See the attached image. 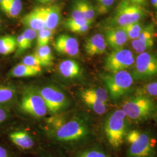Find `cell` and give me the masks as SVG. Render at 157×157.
<instances>
[{
	"label": "cell",
	"mask_w": 157,
	"mask_h": 157,
	"mask_svg": "<svg viewBox=\"0 0 157 157\" xmlns=\"http://www.w3.org/2000/svg\"><path fill=\"white\" fill-rule=\"evenodd\" d=\"M45 133L52 143L70 151L86 146L94 134L91 119L81 113L70 115L60 128Z\"/></svg>",
	"instance_id": "obj_1"
},
{
	"label": "cell",
	"mask_w": 157,
	"mask_h": 157,
	"mask_svg": "<svg viewBox=\"0 0 157 157\" xmlns=\"http://www.w3.org/2000/svg\"><path fill=\"white\" fill-rule=\"evenodd\" d=\"M121 103V108L130 122L142 123L153 118L157 112V103L143 91L127 95Z\"/></svg>",
	"instance_id": "obj_2"
},
{
	"label": "cell",
	"mask_w": 157,
	"mask_h": 157,
	"mask_svg": "<svg viewBox=\"0 0 157 157\" xmlns=\"http://www.w3.org/2000/svg\"><path fill=\"white\" fill-rule=\"evenodd\" d=\"M129 121L122 109L107 114L103 123V132L108 145L118 150L123 145L129 131Z\"/></svg>",
	"instance_id": "obj_3"
},
{
	"label": "cell",
	"mask_w": 157,
	"mask_h": 157,
	"mask_svg": "<svg viewBox=\"0 0 157 157\" xmlns=\"http://www.w3.org/2000/svg\"><path fill=\"white\" fill-rule=\"evenodd\" d=\"M125 141L127 157H157L155 139L148 131L129 130Z\"/></svg>",
	"instance_id": "obj_4"
},
{
	"label": "cell",
	"mask_w": 157,
	"mask_h": 157,
	"mask_svg": "<svg viewBox=\"0 0 157 157\" xmlns=\"http://www.w3.org/2000/svg\"><path fill=\"white\" fill-rule=\"evenodd\" d=\"M109 97L113 101L122 100L131 94L134 83V78L128 71L117 72H107L100 76Z\"/></svg>",
	"instance_id": "obj_5"
},
{
	"label": "cell",
	"mask_w": 157,
	"mask_h": 157,
	"mask_svg": "<svg viewBox=\"0 0 157 157\" xmlns=\"http://www.w3.org/2000/svg\"><path fill=\"white\" fill-rule=\"evenodd\" d=\"M147 15L143 6L122 0L108 19V26L124 27L133 23L140 22Z\"/></svg>",
	"instance_id": "obj_6"
},
{
	"label": "cell",
	"mask_w": 157,
	"mask_h": 157,
	"mask_svg": "<svg viewBox=\"0 0 157 157\" xmlns=\"http://www.w3.org/2000/svg\"><path fill=\"white\" fill-rule=\"evenodd\" d=\"M19 108L24 113L35 118H43L48 112L45 101L37 89L32 87H26L23 91Z\"/></svg>",
	"instance_id": "obj_7"
},
{
	"label": "cell",
	"mask_w": 157,
	"mask_h": 157,
	"mask_svg": "<svg viewBox=\"0 0 157 157\" xmlns=\"http://www.w3.org/2000/svg\"><path fill=\"white\" fill-rule=\"evenodd\" d=\"M132 75L135 80L146 81L157 77V53L147 51L136 56Z\"/></svg>",
	"instance_id": "obj_8"
},
{
	"label": "cell",
	"mask_w": 157,
	"mask_h": 157,
	"mask_svg": "<svg viewBox=\"0 0 157 157\" xmlns=\"http://www.w3.org/2000/svg\"><path fill=\"white\" fill-rule=\"evenodd\" d=\"M37 90L45 101L48 112L51 115L62 113L70 107L71 101L68 97L56 86L48 85Z\"/></svg>",
	"instance_id": "obj_9"
},
{
	"label": "cell",
	"mask_w": 157,
	"mask_h": 157,
	"mask_svg": "<svg viewBox=\"0 0 157 157\" xmlns=\"http://www.w3.org/2000/svg\"><path fill=\"white\" fill-rule=\"evenodd\" d=\"M134 53L129 49L122 48L113 50L107 56L104 61V67L107 72L114 73L122 71H128L135 65Z\"/></svg>",
	"instance_id": "obj_10"
},
{
	"label": "cell",
	"mask_w": 157,
	"mask_h": 157,
	"mask_svg": "<svg viewBox=\"0 0 157 157\" xmlns=\"http://www.w3.org/2000/svg\"><path fill=\"white\" fill-rule=\"evenodd\" d=\"M54 48L58 53L67 56H76L79 54V44L75 37L63 34L56 38Z\"/></svg>",
	"instance_id": "obj_11"
},
{
	"label": "cell",
	"mask_w": 157,
	"mask_h": 157,
	"mask_svg": "<svg viewBox=\"0 0 157 157\" xmlns=\"http://www.w3.org/2000/svg\"><path fill=\"white\" fill-rule=\"evenodd\" d=\"M103 36L107 45H109L113 50L124 48L128 40L126 32L120 27L107 26L104 30Z\"/></svg>",
	"instance_id": "obj_12"
},
{
	"label": "cell",
	"mask_w": 157,
	"mask_h": 157,
	"mask_svg": "<svg viewBox=\"0 0 157 157\" xmlns=\"http://www.w3.org/2000/svg\"><path fill=\"white\" fill-rule=\"evenodd\" d=\"M8 137L15 146L23 150H31L36 144L33 136L26 129L13 130L10 132Z\"/></svg>",
	"instance_id": "obj_13"
},
{
	"label": "cell",
	"mask_w": 157,
	"mask_h": 157,
	"mask_svg": "<svg viewBox=\"0 0 157 157\" xmlns=\"http://www.w3.org/2000/svg\"><path fill=\"white\" fill-rule=\"evenodd\" d=\"M107 44L102 34L96 33L86 40L84 51L90 56L102 55L107 51Z\"/></svg>",
	"instance_id": "obj_14"
},
{
	"label": "cell",
	"mask_w": 157,
	"mask_h": 157,
	"mask_svg": "<svg viewBox=\"0 0 157 157\" xmlns=\"http://www.w3.org/2000/svg\"><path fill=\"white\" fill-rule=\"evenodd\" d=\"M22 23L28 28L32 29L36 31L46 28L41 7L35 8L25 15L22 19Z\"/></svg>",
	"instance_id": "obj_15"
},
{
	"label": "cell",
	"mask_w": 157,
	"mask_h": 157,
	"mask_svg": "<svg viewBox=\"0 0 157 157\" xmlns=\"http://www.w3.org/2000/svg\"><path fill=\"white\" fill-rule=\"evenodd\" d=\"M45 23V27L54 30L58 25L61 19V8L58 6L41 7Z\"/></svg>",
	"instance_id": "obj_16"
},
{
	"label": "cell",
	"mask_w": 157,
	"mask_h": 157,
	"mask_svg": "<svg viewBox=\"0 0 157 157\" xmlns=\"http://www.w3.org/2000/svg\"><path fill=\"white\" fill-rule=\"evenodd\" d=\"M59 73L67 78H75L79 77L82 73L80 65L75 60L67 59L62 61L59 67Z\"/></svg>",
	"instance_id": "obj_17"
},
{
	"label": "cell",
	"mask_w": 157,
	"mask_h": 157,
	"mask_svg": "<svg viewBox=\"0 0 157 157\" xmlns=\"http://www.w3.org/2000/svg\"><path fill=\"white\" fill-rule=\"evenodd\" d=\"M72 157H113L99 146H83L74 150Z\"/></svg>",
	"instance_id": "obj_18"
},
{
	"label": "cell",
	"mask_w": 157,
	"mask_h": 157,
	"mask_svg": "<svg viewBox=\"0 0 157 157\" xmlns=\"http://www.w3.org/2000/svg\"><path fill=\"white\" fill-rule=\"evenodd\" d=\"M41 71V67H30L21 63L12 69L10 75L13 78H28L37 76Z\"/></svg>",
	"instance_id": "obj_19"
},
{
	"label": "cell",
	"mask_w": 157,
	"mask_h": 157,
	"mask_svg": "<svg viewBox=\"0 0 157 157\" xmlns=\"http://www.w3.org/2000/svg\"><path fill=\"white\" fill-rule=\"evenodd\" d=\"M70 114L62 112L51 115L50 117L46 118L44 121V132L47 133L58 129L66 122Z\"/></svg>",
	"instance_id": "obj_20"
},
{
	"label": "cell",
	"mask_w": 157,
	"mask_h": 157,
	"mask_svg": "<svg viewBox=\"0 0 157 157\" xmlns=\"http://www.w3.org/2000/svg\"><path fill=\"white\" fill-rule=\"evenodd\" d=\"M79 96L85 105L96 114L101 115L107 112L108 107L107 103L87 95L79 94Z\"/></svg>",
	"instance_id": "obj_21"
},
{
	"label": "cell",
	"mask_w": 157,
	"mask_h": 157,
	"mask_svg": "<svg viewBox=\"0 0 157 157\" xmlns=\"http://www.w3.org/2000/svg\"><path fill=\"white\" fill-rule=\"evenodd\" d=\"M17 48V38L12 35L0 37V54L9 55Z\"/></svg>",
	"instance_id": "obj_22"
},
{
	"label": "cell",
	"mask_w": 157,
	"mask_h": 157,
	"mask_svg": "<svg viewBox=\"0 0 157 157\" xmlns=\"http://www.w3.org/2000/svg\"><path fill=\"white\" fill-rule=\"evenodd\" d=\"M80 94L87 95L107 103L109 101V95L107 90L101 87H89L80 91Z\"/></svg>",
	"instance_id": "obj_23"
},
{
	"label": "cell",
	"mask_w": 157,
	"mask_h": 157,
	"mask_svg": "<svg viewBox=\"0 0 157 157\" xmlns=\"http://www.w3.org/2000/svg\"><path fill=\"white\" fill-rule=\"evenodd\" d=\"M155 25L153 23L147 24L143 26L141 30L140 34L137 39L141 41L148 43L150 45H154V39H155Z\"/></svg>",
	"instance_id": "obj_24"
},
{
	"label": "cell",
	"mask_w": 157,
	"mask_h": 157,
	"mask_svg": "<svg viewBox=\"0 0 157 157\" xmlns=\"http://www.w3.org/2000/svg\"><path fill=\"white\" fill-rule=\"evenodd\" d=\"M143 26V23L140 21L120 28L122 29L126 32L128 40H133L139 37Z\"/></svg>",
	"instance_id": "obj_25"
},
{
	"label": "cell",
	"mask_w": 157,
	"mask_h": 157,
	"mask_svg": "<svg viewBox=\"0 0 157 157\" xmlns=\"http://www.w3.org/2000/svg\"><path fill=\"white\" fill-rule=\"evenodd\" d=\"M35 54L39 57L40 58L45 62L47 66H50L53 61V56L51 48L48 45L38 47L37 50Z\"/></svg>",
	"instance_id": "obj_26"
},
{
	"label": "cell",
	"mask_w": 157,
	"mask_h": 157,
	"mask_svg": "<svg viewBox=\"0 0 157 157\" xmlns=\"http://www.w3.org/2000/svg\"><path fill=\"white\" fill-rule=\"evenodd\" d=\"M52 34H53V30L47 28L37 31V47L48 45L52 39Z\"/></svg>",
	"instance_id": "obj_27"
},
{
	"label": "cell",
	"mask_w": 157,
	"mask_h": 157,
	"mask_svg": "<svg viewBox=\"0 0 157 157\" xmlns=\"http://www.w3.org/2000/svg\"><path fill=\"white\" fill-rule=\"evenodd\" d=\"M16 94L14 87L8 86H0V104L11 101Z\"/></svg>",
	"instance_id": "obj_28"
},
{
	"label": "cell",
	"mask_w": 157,
	"mask_h": 157,
	"mask_svg": "<svg viewBox=\"0 0 157 157\" xmlns=\"http://www.w3.org/2000/svg\"><path fill=\"white\" fill-rule=\"evenodd\" d=\"M80 4L83 12L85 19L89 21L93 22L95 17V11L93 7L87 0H78Z\"/></svg>",
	"instance_id": "obj_29"
},
{
	"label": "cell",
	"mask_w": 157,
	"mask_h": 157,
	"mask_svg": "<svg viewBox=\"0 0 157 157\" xmlns=\"http://www.w3.org/2000/svg\"><path fill=\"white\" fill-rule=\"evenodd\" d=\"M22 2L21 0H13L4 12L8 17H17L22 10Z\"/></svg>",
	"instance_id": "obj_30"
},
{
	"label": "cell",
	"mask_w": 157,
	"mask_h": 157,
	"mask_svg": "<svg viewBox=\"0 0 157 157\" xmlns=\"http://www.w3.org/2000/svg\"><path fill=\"white\" fill-rule=\"evenodd\" d=\"M22 63L30 67H47L45 62H43L35 53L33 54L25 56L23 59Z\"/></svg>",
	"instance_id": "obj_31"
},
{
	"label": "cell",
	"mask_w": 157,
	"mask_h": 157,
	"mask_svg": "<svg viewBox=\"0 0 157 157\" xmlns=\"http://www.w3.org/2000/svg\"><path fill=\"white\" fill-rule=\"evenodd\" d=\"M131 45L133 50L138 54H140L141 52L149 51L154 47L148 43L141 41L139 39L132 40Z\"/></svg>",
	"instance_id": "obj_32"
},
{
	"label": "cell",
	"mask_w": 157,
	"mask_h": 157,
	"mask_svg": "<svg viewBox=\"0 0 157 157\" xmlns=\"http://www.w3.org/2000/svg\"><path fill=\"white\" fill-rule=\"evenodd\" d=\"M37 31L30 28L26 29L23 32L22 35L25 40V47L26 50L32 47L34 40L37 37Z\"/></svg>",
	"instance_id": "obj_33"
},
{
	"label": "cell",
	"mask_w": 157,
	"mask_h": 157,
	"mask_svg": "<svg viewBox=\"0 0 157 157\" xmlns=\"http://www.w3.org/2000/svg\"><path fill=\"white\" fill-rule=\"evenodd\" d=\"M69 19H71L73 20L86 19L83 12L82 11V7L80 4L78 0H76L74 2L72 10L71 13V17H69Z\"/></svg>",
	"instance_id": "obj_34"
},
{
	"label": "cell",
	"mask_w": 157,
	"mask_h": 157,
	"mask_svg": "<svg viewBox=\"0 0 157 157\" xmlns=\"http://www.w3.org/2000/svg\"><path fill=\"white\" fill-rule=\"evenodd\" d=\"M141 91L151 97H157V80L145 84L143 87V89Z\"/></svg>",
	"instance_id": "obj_35"
},
{
	"label": "cell",
	"mask_w": 157,
	"mask_h": 157,
	"mask_svg": "<svg viewBox=\"0 0 157 157\" xmlns=\"http://www.w3.org/2000/svg\"><path fill=\"white\" fill-rule=\"evenodd\" d=\"M116 0H100L97 8L98 12L101 14L106 13L109 11Z\"/></svg>",
	"instance_id": "obj_36"
},
{
	"label": "cell",
	"mask_w": 157,
	"mask_h": 157,
	"mask_svg": "<svg viewBox=\"0 0 157 157\" xmlns=\"http://www.w3.org/2000/svg\"><path fill=\"white\" fill-rule=\"evenodd\" d=\"M92 22L89 21L86 19H82V20H73L71 19H67L65 22H64V25L69 30L71 29L77 28L78 26H83L84 25L87 24H91Z\"/></svg>",
	"instance_id": "obj_37"
},
{
	"label": "cell",
	"mask_w": 157,
	"mask_h": 157,
	"mask_svg": "<svg viewBox=\"0 0 157 157\" xmlns=\"http://www.w3.org/2000/svg\"><path fill=\"white\" fill-rule=\"evenodd\" d=\"M91 24H87V25H84L83 26H78L77 28H75L71 29L69 30H71V32H72L73 33L78 34H83L89 31V30L90 29V26H91Z\"/></svg>",
	"instance_id": "obj_38"
},
{
	"label": "cell",
	"mask_w": 157,
	"mask_h": 157,
	"mask_svg": "<svg viewBox=\"0 0 157 157\" xmlns=\"http://www.w3.org/2000/svg\"><path fill=\"white\" fill-rule=\"evenodd\" d=\"M37 157H60L58 155L50 150L40 148L38 151Z\"/></svg>",
	"instance_id": "obj_39"
},
{
	"label": "cell",
	"mask_w": 157,
	"mask_h": 157,
	"mask_svg": "<svg viewBox=\"0 0 157 157\" xmlns=\"http://www.w3.org/2000/svg\"><path fill=\"white\" fill-rule=\"evenodd\" d=\"M10 117L9 111L4 107H0V124L4 123Z\"/></svg>",
	"instance_id": "obj_40"
},
{
	"label": "cell",
	"mask_w": 157,
	"mask_h": 157,
	"mask_svg": "<svg viewBox=\"0 0 157 157\" xmlns=\"http://www.w3.org/2000/svg\"><path fill=\"white\" fill-rule=\"evenodd\" d=\"M13 0H0V8L2 11H5Z\"/></svg>",
	"instance_id": "obj_41"
},
{
	"label": "cell",
	"mask_w": 157,
	"mask_h": 157,
	"mask_svg": "<svg viewBox=\"0 0 157 157\" xmlns=\"http://www.w3.org/2000/svg\"><path fill=\"white\" fill-rule=\"evenodd\" d=\"M0 157H11L9 151L2 145H0Z\"/></svg>",
	"instance_id": "obj_42"
},
{
	"label": "cell",
	"mask_w": 157,
	"mask_h": 157,
	"mask_svg": "<svg viewBox=\"0 0 157 157\" xmlns=\"http://www.w3.org/2000/svg\"><path fill=\"white\" fill-rule=\"evenodd\" d=\"M126 1H129L130 3L141 6H143L146 2V0H126Z\"/></svg>",
	"instance_id": "obj_43"
},
{
	"label": "cell",
	"mask_w": 157,
	"mask_h": 157,
	"mask_svg": "<svg viewBox=\"0 0 157 157\" xmlns=\"http://www.w3.org/2000/svg\"><path fill=\"white\" fill-rule=\"evenodd\" d=\"M57 0H36V1L41 4H44V5H48L51 4L54 2H56Z\"/></svg>",
	"instance_id": "obj_44"
},
{
	"label": "cell",
	"mask_w": 157,
	"mask_h": 157,
	"mask_svg": "<svg viewBox=\"0 0 157 157\" xmlns=\"http://www.w3.org/2000/svg\"><path fill=\"white\" fill-rule=\"evenodd\" d=\"M151 3L155 8L157 9V0H151Z\"/></svg>",
	"instance_id": "obj_45"
},
{
	"label": "cell",
	"mask_w": 157,
	"mask_h": 157,
	"mask_svg": "<svg viewBox=\"0 0 157 157\" xmlns=\"http://www.w3.org/2000/svg\"><path fill=\"white\" fill-rule=\"evenodd\" d=\"M152 119L154 120V121L155 122V123L157 124V113L155 114V115L153 117Z\"/></svg>",
	"instance_id": "obj_46"
},
{
	"label": "cell",
	"mask_w": 157,
	"mask_h": 157,
	"mask_svg": "<svg viewBox=\"0 0 157 157\" xmlns=\"http://www.w3.org/2000/svg\"><path fill=\"white\" fill-rule=\"evenodd\" d=\"M96 1H97L98 2V1H100V0H96Z\"/></svg>",
	"instance_id": "obj_47"
},
{
	"label": "cell",
	"mask_w": 157,
	"mask_h": 157,
	"mask_svg": "<svg viewBox=\"0 0 157 157\" xmlns=\"http://www.w3.org/2000/svg\"><path fill=\"white\" fill-rule=\"evenodd\" d=\"M0 26H1V21H0Z\"/></svg>",
	"instance_id": "obj_48"
}]
</instances>
